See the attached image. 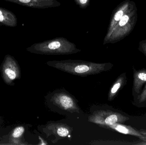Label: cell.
I'll return each instance as SVG.
<instances>
[{"mask_svg":"<svg viewBox=\"0 0 146 145\" xmlns=\"http://www.w3.org/2000/svg\"><path fill=\"white\" fill-rule=\"evenodd\" d=\"M138 13L136 4L133 1L128 11L115 26L111 35V41L115 42L125 38L133 31L137 23Z\"/></svg>","mask_w":146,"mask_h":145,"instance_id":"2","label":"cell"},{"mask_svg":"<svg viewBox=\"0 0 146 145\" xmlns=\"http://www.w3.org/2000/svg\"><path fill=\"white\" fill-rule=\"evenodd\" d=\"M2 77L4 82L11 85L13 82L21 77V70L17 61L11 56H5L1 65Z\"/></svg>","mask_w":146,"mask_h":145,"instance_id":"3","label":"cell"},{"mask_svg":"<svg viewBox=\"0 0 146 145\" xmlns=\"http://www.w3.org/2000/svg\"><path fill=\"white\" fill-rule=\"evenodd\" d=\"M47 64L49 66L69 74L82 76L100 74L111 70L113 66L111 63L97 64L75 60L48 61Z\"/></svg>","mask_w":146,"mask_h":145,"instance_id":"1","label":"cell"},{"mask_svg":"<svg viewBox=\"0 0 146 145\" xmlns=\"http://www.w3.org/2000/svg\"><path fill=\"white\" fill-rule=\"evenodd\" d=\"M15 4L31 7H38L40 6V0H3Z\"/></svg>","mask_w":146,"mask_h":145,"instance_id":"13","label":"cell"},{"mask_svg":"<svg viewBox=\"0 0 146 145\" xmlns=\"http://www.w3.org/2000/svg\"><path fill=\"white\" fill-rule=\"evenodd\" d=\"M127 75L124 72L118 77L110 89L108 94V100L110 101L113 100L119 91L127 84Z\"/></svg>","mask_w":146,"mask_h":145,"instance_id":"11","label":"cell"},{"mask_svg":"<svg viewBox=\"0 0 146 145\" xmlns=\"http://www.w3.org/2000/svg\"><path fill=\"white\" fill-rule=\"evenodd\" d=\"M57 135L60 137H65L69 134V130L65 127H60L56 130Z\"/></svg>","mask_w":146,"mask_h":145,"instance_id":"15","label":"cell"},{"mask_svg":"<svg viewBox=\"0 0 146 145\" xmlns=\"http://www.w3.org/2000/svg\"><path fill=\"white\" fill-rule=\"evenodd\" d=\"M138 49L146 56V39L139 43Z\"/></svg>","mask_w":146,"mask_h":145,"instance_id":"16","label":"cell"},{"mask_svg":"<svg viewBox=\"0 0 146 145\" xmlns=\"http://www.w3.org/2000/svg\"><path fill=\"white\" fill-rule=\"evenodd\" d=\"M133 2V1H131L130 0H126L121 3L117 7L115 12L113 14L110 26L109 35L110 37L115 26L116 25L118 21L121 18L123 14L128 11Z\"/></svg>","mask_w":146,"mask_h":145,"instance_id":"8","label":"cell"},{"mask_svg":"<svg viewBox=\"0 0 146 145\" xmlns=\"http://www.w3.org/2000/svg\"><path fill=\"white\" fill-rule=\"evenodd\" d=\"M141 140V141H137L135 145H146V141Z\"/></svg>","mask_w":146,"mask_h":145,"instance_id":"17","label":"cell"},{"mask_svg":"<svg viewBox=\"0 0 146 145\" xmlns=\"http://www.w3.org/2000/svg\"><path fill=\"white\" fill-rule=\"evenodd\" d=\"M17 24L18 20L15 14L10 10L0 7V26L15 27Z\"/></svg>","mask_w":146,"mask_h":145,"instance_id":"10","label":"cell"},{"mask_svg":"<svg viewBox=\"0 0 146 145\" xmlns=\"http://www.w3.org/2000/svg\"><path fill=\"white\" fill-rule=\"evenodd\" d=\"M108 127L109 128L115 130L121 133L135 136L141 140L146 141V135L142 134L139 130H138L131 126L123 125L122 123H116Z\"/></svg>","mask_w":146,"mask_h":145,"instance_id":"9","label":"cell"},{"mask_svg":"<svg viewBox=\"0 0 146 145\" xmlns=\"http://www.w3.org/2000/svg\"><path fill=\"white\" fill-rule=\"evenodd\" d=\"M132 104L138 108L146 107V83L140 93L136 98L133 99Z\"/></svg>","mask_w":146,"mask_h":145,"instance_id":"12","label":"cell"},{"mask_svg":"<svg viewBox=\"0 0 146 145\" xmlns=\"http://www.w3.org/2000/svg\"><path fill=\"white\" fill-rule=\"evenodd\" d=\"M88 0H80V2L82 4H85L87 1Z\"/></svg>","mask_w":146,"mask_h":145,"instance_id":"19","label":"cell"},{"mask_svg":"<svg viewBox=\"0 0 146 145\" xmlns=\"http://www.w3.org/2000/svg\"><path fill=\"white\" fill-rule=\"evenodd\" d=\"M133 85L132 88V95L133 99L139 95L142 91L143 87L146 83V69L136 70L133 67Z\"/></svg>","mask_w":146,"mask_h":145,"instance_id":"7","label":"cell"},{"mask_svg":"<svg viewBox=\"0 0 146 145\" xmlns=\"http://www.w3.org/2000/svg\"><path fill=\"white\" fill-rule=\"evenodd\" d=\"M25 132V128L22 126H19L14 129L12 132L11 136L13 138L17 139L21 138Z\"/></svg>","mask_w":146,"mask_h":145,"instance_id":"14","label":"cell"},{"mask_svg":"<svg viewBox=\"0 0 146 145\" xmlns=\"http://www.w3.org/2000/svg\"><path fill=\"white\" fill-rule=\"evenodd\" d=\"M139 131L142 134L146 135V129H140Z\"/></svg>","mask_w":146,"mask_h":145,"instance_id":"18","label":"cell"},{"mask_svg":"<svg viewBox=\"0 0 146 145\" xmlns=\"http://www.w3.org/2000/svg\"><path fill=\"white\" fill-rule=\"evenodd\" d=\"M53 98L56 105L63 110L69 112H76L79 110L76 102L69 94L64 93L56 94Z\"/></svg>","mask_w":146,"mask_h":145,"instance_id":"6","label":"cell"},{"mask_svg":"<svg viewBox=\"0 0 146 145\" xmlns=\"http://www.w3.org/2000/svg\"><path fill=\"white\" fill-rule=\"evenodd\" d=\"M72 50L63 46L58 41L51 42L45 46L42 44H34L27 49V51L31 52L42 54H68L72 53Z\"/></svg>","mask_w":146,"mask_h":145,"instance_id":"4","label":"cell"},{"mask_svg":"<svg viewBox=\"0 0 146 145\" xmlns=\"http://www.w3.org/2000/svg\"><path fill=\"white\" fill-rule=\"evenodd\" d=\"M93 122L102 125L110 126L116 123H123L130 119L121 113L113 111L102 112V117L100 118H92Z\"/></svg>","mask_w":146,"mask_h":145,"instance_id":"5","label":"cell"}]
</instances>
